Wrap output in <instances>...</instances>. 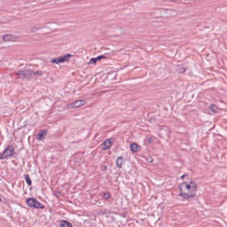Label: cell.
Segmentation results:
<instances>
[{
  "label": "cell",
  "mask_w": 227,
  "mask_h": 227,
  "mask_svg": "<svg viewBox=\"0 0 227 227\" xmlns=\"http://www.w3.org/2000/svg\"><path fill=\"white\" fill-rule=\"evenodd\" d=\"M60 226L61 227H72L71 224L66 220H61L60 222Z\"/></svg>",
  "instance_id": "13"
},
{
  "label": "cell",
  "mask_w": 227,
  "mask_h": 227,
  "mask_svg": "<svg viewBox=\"0 0 227 227\" xmlns=\"http://www.w3.org/2000/svg\"><path fill=\"white\" fill-rule=\"evenodd\" d=\"M86 101L85 100H77L75 101L74 102L70 103V104L68 105L67 107L69 109H76V108H78L80 107H82L84 105L86 104Z\"/></svg>",
  "instance_id": "6"
},
{
  "label": "cell",
  "mask_w": 227,
  "mask_h": 227,
  "mask_svg": "<svg viewBox=\"0 0 227 227\" xmlns=\"http://www.w3.org/2000/svg\"><path fill=\"white\" fill-rule=\"evenodd\" d=\"M47 130H41L39 131L38 133L36 135V137H37V140L39 141H43L44 139L45 138V137L47 135Z\"/></svg>",
  "instance_id": "9"
},
{
  "label": "cell",
  "mask_w": 227,
  "mask_h": 227,
  "mask_svg": "<svg viewBox=\"0 0 227 227\" xmlns=\"http://www.w3.org/2000/svg\"><path fill=\"white\" fill-rule=\"evenodd\" d=\"M1 198H0V202H1Z\"/></svg>",
  "instance_id": "17"
},
{
  "label": "cell",
  "mask_w": 227,
  "mask_h": 227,
  "mask_svg": "<svg viewBox=\"0 0 227 227\" xmlns=\"http://www.w3.org/2000/svg\"><path fill=\"white\" fill-rule=\"evenodd\" d=\"M14 155V148L13 146H9L0 155V159H4L10 157Z\"/></svg>",
  "instance_id": "4"
},
{
  "label": "cell",
  "mask_w": 227,
  "mask_h": 227,
  "mask_svg": "<svg viewBox=\"0 0 227 227\" xmlns=\"http://www.w3.org/2000/svg\"><path fill=\"white\" fill-rule=\"evenodd\" d=\"M102 197H103L104 199L108 200V198H110V194L109 192H104L102 195Z\"/></svg>",
  "instance_id": "15"
},
{
  "label": "cell",
  "mask_w": 227,
  "mask_h": 227,
  "mask_svg": "<svg viewBox=\"0 0 227 227\" xmlns=\"http://www.w3.org/2000/svg\"><path fill=\"white\" fill-rule=\"evenodd\" d=\"M179 189L181 197L185 199H189L195 197L197 191V185L193 181L184 182L179 185Z\"/></svg>",
  "instance_id": "1"
},
{
  "label": "cell",
  "mask_w": 227,
  "mask_h": 227,
  "mask_svg": "<svg viewBox=\"0 0 227 227\" xmlns=\"http://www.w3.org/2000/svg\"><path fill=\"white\" fill-rule=\"evenodd\" d=\"M209 110L211 111V112H212L213 113H216L217 112V107L215 105H213V104L211 105L209 107Z\"/></svg>",
  "instance_id": "14"
},
{
  "label": "cell",
  "mask_w": 227,
  "mask_h": 227,
  "mask_svg": "<svg viewBox=\"0 0 227 227\" xmlns=\"http://www.w3.org/2000/svg\"><path fill=\"white\" fill-rule=\"evenodd\" d=\"M18 39V37L12 34H6L3 36V40L5 41H14Z\"/></svg>",
  "instance_id": "8"
},
{
  "label": "cell",
  "mask_w": 227,
  "mask_h": 227,
  "mask_svg": "<svg viewBox=\"0 0 227 227\" xmlns=\"http://www.w3.org/2000/svg\"><path fill=\"white\" fill-rule=\"evenodd\" d=\"M114 139H108L107 140H106L105 141H104L102 143V145H101V148H102V150H107L108 148H110L112 145L114 143Z\"/></svg>",
  "instance_id": "7"
},
{
  "label": "cell",
  "mask_w": 227,
  "mask_h": 227,
  "mask_svg": "<svg viewBox=\"0 0 227 227\" xmlns=\"http://www.w3.org/2000/svg\"><path fill=\"white\" fill-rule=\"evenodd\" d=\"M124 158H122V157L118 158L117 160H116V165H117L118 168H119V169H121L123 166V164H124Z\"/></svg>",
  "instance_id": "12"
},
{
  "label": "cell",
  "mask_w": 227,
  "mask_h": 227,
  "mask_svg": "<svg viewBox=\"0 0 227 227\" xmlns=\"http://www.w3.org/2000/svg\"><path fill=\"white\" fill-rule=\"evenodd\" d=\"M71 57H72V55L71 54H66L64 55L61 56V57H58L57 58L54 59V60H51V62L56 63V64L62 63L65 62V61H68Z\"/></svg>",
  "instance_id": "5"
},
{
  "label": "cell",
  "mask_w": 227,
  "mask_h": 227,
  "mask_svg": "<svg viewBox=\"0 0 227 227\" xmlns=\"http://www.w3.org/2000/svg\"><path fill=\"white\" fill-rule=\"evenodd\" d=\"M130 149L134 153H137V152H138V151L141 150V147L139 146L138 144L134 143H131L130 145Z\"/></svg>",
  "instance_id": "10"
},
{
  "label": "cell",
  "mask_w": 227,
  "mask_h": 227,
  "mask_svg": "<svg viewBox=\"0 0 227 227\" xmlns=\"http://www.w3.org/2000/svg\"><path fill=\"white\" fill-rule=\"evenodd\" d=\"M25 180H26V182L27 183V184H29V185H31V181L29 175H26L25 176Z\"/></svg>",
  "instance_id": "16"
},
{
  "label": "cell",
  "mask_w": 227,
  "mask_h": 227,
  "mask_svg": "<svg viewBox=\"0 0 227 227\" xmlns=\"http://www.w3.org/2000/svg\"><path fill=\"white\" fill-rule=\"evenodd\" d=\"M41 73L39 71H34L32 70H23V71H19L18 72V75L19 76L23 78H30L37 75H41Z\"/></svg>",
  "instance_id": "2"
},
{
  "label": "cell",
  "mask_w": 227,
  "mask_h": 227,
  "mask_svg": "<svg viewBox=\"0 0 227 227\" xmlns=\"http://www.w3.org/2000/svg\"><path fill=\"white\" fill-rule=\"evenodd\" d=\"M104 58H106V57H105V56H104V55H100V56H99V57H94V58H92L91 60H90V61H89L88 65H91V64H92H92H96L97 61L102 60V59H104Z\"/></svg>",
  "instance_id": "11"
},
{
  "label": "cell",
  "mask_w": 227,
  "mask_h": 227,
  "mask_svg": "<svg viewBox=\"0 0 227 227\" xmlns=\"http://www.w3.org/2000/svg\"><path fill=\"white\" fill-rule=\"evenodd\" d=\"M26 203L29 207L33 209H42L44 208V206L35 198H29L26 201Z\"/></svg>",
  "instance_id": "3"
}]
</instances>
